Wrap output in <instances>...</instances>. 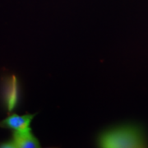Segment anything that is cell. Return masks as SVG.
I'll return each instance as SVG.
<instances>
[{"label": "cell", "instance_id": "obj_1", "mask_svg": "<svg viewBox=\"0 0 148 148\" xmlns=\"http://www.w3.org/2000/svg\"><path fill=\"white\" fill-rule=\"evenodd\" d=\"M97 143L103 148H138L146 146L143 132L132 125L114 127L102 132Z\"/></svg>", "mask_w": 148, "mask_h": 148}, {"label": "cell", "instance_id": "obj_2", "mask_svg": "<svg viewBox=\"0 0 148 148\" xmlns=\"http://www.w3.org/2000/svg\"><path fill=\"white\" fill-rule=\"evenodd\" d=\"M1 99L6 111L11 114L19 105L21 99L20 83L15 75L3 78L1 87Z\"/></svg>", "mask_w": 148, "mask_h": 148}, {"label": "cell", "instance_id": "obj_3", "mask_svg": "<svg viewBox=\"0 0 148 148\" xmlns=\"http://www.w3.org/2000/svg\"><path fill=\"white\" fill-rule=\"evenodd\" d=\"M40 147V143L32 133L31 127L12 132L9 140L0 143L1 148H38Z\"/></svg>", "mask_w": 148, "mask_h": 148}, {"label": "cell", "instance_id": "obj_4", "mask_svg": "<svg viewBox=\"0 0 148 148\" xmlns=\"http://www.w3.org/2000/svg\"><path fill=\"white\" fill-rule=\"evenodd\" d=\"M36 115V114L19 115L15 113H12L3 120L0 121V127L11 129L12 132L21 131L30 127V124Z\"/></svg>", "mask_w": 148, "mask_h": 148}]
</instances>
